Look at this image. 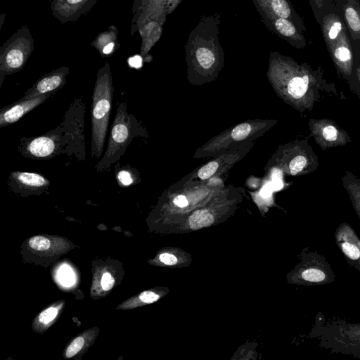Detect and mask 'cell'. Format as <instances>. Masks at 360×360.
Instances as JSON below:
<instances>
[{
	"label": "cell",
	"instance_id": "obj_30",
	"mask_svg": "<svg viewBox=\"0 0 360 360\" xmlns=\"http://www.w3.org/2000/svg\"><path fill=\"white\" fill-rule=\"evenodd\" d=\"M114 283H115V280L110 273L106 272L103 274L101 281V284L102 288L104 290H110L113 287Z\"/></svg>",
	"mask_w": 360,
	"mask_h": 360
},
{
	"label": "cell",
	"instance_id": "obj_34",
	"mask_svg": "<svg viewBox=\"0 0 360 360\" xmlns=\"http://www.w3.org/2000/svg\"><path fill=\"white\" fill-rule=\"evenodd\" d=\"M272 191L273 188L271 186V182H269L264 185V187L262 188V190L260 191V195L262 197L267 198L271 195Z\"/></svg>",
	"mask_w": 360,
	"mask_h": 360
},
{
	"label": "cell",
	"instance_id": "obj_17",
	"mask_svg": "<svg viewBox=\"0 0 360 360\" xmlns=\"http://www.w3.org/2000/svg\"><path fill=\"white\" fill-rule=\"evenodd\" d=\"M68 72V68L62 67L44 75L25 93L22 98H30L48 93H54L65 84V78Z\"/></svg>",
	"mask_w": 360,
	"mask_h": 360
},
{
	"label": "cell",
	"instance_id": "obj_9",
	"mask_svg": "<svg viewBox=\"0 0 360 360\" xmlns=\"http://www.w3.org/2000/svg\"><path fill=\"white\" fill-rule=\"evenodd\" d=\"M309 129L316 143L323 149L343 146L351 142L347 133L328 119H311Z\"/></svg>",
	"mask_w": 360,
	"mask_h": 360
},
{
	"label": "cell",
	"instance_id": "obj_18",
	"mask_svg": "<svg viewBox=\"0 0 360 360\" xmlns=\"http://www.w3.org/2000/svg\"><path fill=\"white\" fill-rule=\"evenodd\" d=\"M10 185L20 191H35L46 188L49 181L44 176L27 172H12L9 176Z\"/></svg>",
	"mask_w": 360,
	"mask_h": 360
},
{
	"label": "cell",
	"instance_id": "obj_4",
	"mask_svg": "<svg viewBox=\"0 0 360 360\" xmlns=\"http://www.w3.org/2000/svg\"><path fill=\"white\" fill-rule=\"evenodd\" d=\"M113 96L112 75L108 63L99 69L91 104V157L98 159L103 153Z\"/></svg>",
	"mask_w": 360,
	"mask_h": 360
},
{
	"label": "cell",
	"instance_id": "obj_2",
	"mask_svg": "<svg viewBox=\"0 0 360 360\" xmlns=\"http://www.w3.org/2000/svg\"><path fill=\"white\" fill-rule=\"evenodd\" d=\"M221 20V12L201 16L184 46L188 60L205 72L223 60L224 50L219 40Z\"/></svg>",
	"mask_w": 360,
	"mask_h": 360
},
{
	"label": "cell",
	"instance_id": "obj_11",
	"mask_svg": "<svg viewBox=\"0 0 360 360\" xmlns=\"http://www.w3.org/2000/svg\"><path fill=\"white\" fill-rule=\"evenodd\" d=\"M334 236L348 264L360 272V239L354 229L343 222L336 229Z\"/></svg>",
	"mask_w": 360,
	"mask_h": 360
},
{
	"label": "cell",
	"instance_id": "obj_14",
	"mask_svg": "<svg viewBox=\"0 0 360 360\" xmlns=\"http://www.w3.org/2000/svg\"><path fill=\"white\" fill-rule=\"evenodd\" d=\"M52 93L39 95L30 98H20L18 101L1 109L0 127H6L18 121L22 117L45 101Z\"/></svg>",
	"mask_w": 360,
	"mask_h": 360
},
{
	"label": "cell",
	"instance_id": "obj_32",
	"mask_svg": "<svg viewBox=\"0 0 360 360\" xmlns=\"http://www.w3.org/2000/svg\"><path fill=\"white\" fill-rule=\"evenodd\" d=\"M159 258L162 263L167 265H174L177 263L176 257L169 253H162Z\"/></svg>",
	"mask_w": 360,
	"mask_h": 360
},
{
	"label": "cell",
	"instance_id": "obj_29",
	"mask_svg": "<svg viewBox=\"0 0 360 360\" xmlns=\"http://www.w3.org/2000/svg\"><path fill=\"white\" fill-rule=\"evenodd\" d=\"M218 163L212 161L203 166L198 172V176L201 179H207L210 178L217 171Z\"/></svg>",
	"mask_w": 360,
	"mask_h": 360
},
{
	"label": "cell",
	"instance_id": "obj_22",
	"mask_svg": "<svg viewBox=\"0 0 360 360\" xmlns=\"http://www.w3.org/2000/svg\"><path fill=\"white\" fill-rule=\"evenodd\" d=\"M213 221V216L207 210L196 211L188 219L189 226L194 230L209 226Z\"/></svg>",
	"mask_w": 360,
	"mask_h": 360
},
{
	"label": "cell",
	"instance_id": "obj_23",
	"mask_svg": "<svg viewBox=\"0 0 360 360\" xmlns=\"http://www.w3.org/2000/svg\"><path fill=\"white\" fill-rule=\"evenodd\" d=\"M30 247L37 251H45L51 246L50 240L44 236H33L28 240Z\"/></svg>",
	"mask_w": 360,
	"mask_h": 360
},
{
	"label": "cell",
	"instance_id": "obj_33",
	"mask_svg": "<svg viewBox=\"0 0 360 360\" xmlns=\"http://www.w3.org/2000/svg\"><path fill=\"white\" fill-rule=\"evenodd\" d=\"M129 65L135 68H139L142 65V58L140 56H134L129 58Z\"/></svg>",
	"mask_w": 360,
	"mask_h": 360
},
{
	"label": "cell",
	"instance_id": "obj_10",
	"mask_svg": "<svg viewBox=\"0 0 360 360\" xmlns=\"http://www.w3.org/2000/svg\"><path fill=\"white\" fill-rule=\"evenodd\" d=\"M259 16L266 29L286 41L291 46L300 49L307 46L304 33L289 20L265 14H259Z\"/></svg>",
	"mask_w": 360,
	"mask_h": 360
},
{
	"label": "cell",
	"instance_id": "obj_27",
	"mask_svg": "<svg viewBox=\"0 0 360 360\" xmlns=\"http://www.w3.org/2000/svg\"><path fill=\"white\" fill-rule=\"evenodd\" d=\"M57 308L49 307L39 314L38 320L41 323L46 325L51 323L57 316Z\"/></svg>",
	"mask_w": 360,
	"mask_h": 360
},
{
	"label": "cell",
	"instance_id": "obj_26",
	"mask_svg": "<svg viewBox=\"0 0 360 360\" xmlns=\"http://www.w3.org/2000/svg\"><path fill=\"white\" fill-rule=\"evenodd\" d=\"M251 131V127L249 124L243 123L236 127L232 132L231 136L233 139L239 141L246 138Z\"/></svg>",
	"mask_w": 360,
	"mask_h": 360
},
{
	"label": "cell",
	"instance_id": "obj_3",
	"mask_svg": "<svg viewBox=\"0 0 360 360\" xmlns=\"http://www.w3.org/2000/svg\"><path fill=\"white\" fill-rule=\"evenodd\" d=\"M309 336L321 348L331 353L360 359V323L339 318L326 319L319 312L312 322Z\"/></svg>",
	"mask_w": 360,
	"mask_h": 360
},
{
	"label": "cell",
	"instance_id": "obj_13",
	"mask_svg": "<svg viewBox=\"0 0 360 360\" xmlns=\"http://www.w3.org/2000/svg\"><path fill=\"white\" fill-rule=\"evenodd\" d=\"M58 135L47 134L46 135L29 139L23 144L22 153L33 159H49L56 155L59 146L62 144Z\"/></svg>",
	"mask_w": 360,
	"mask_h": 360
},
{
	"label": "cell",
	"instance_id": "obj_24",
	"mask_svg": "<svg viewBox=\"0 0 360 360\" xmlns=\"http://www.w3.org/2000/svg\"><path fill=\"white\" fill-rule=\"evenodd\" d=\"M58 277L61 284L65 286H70L75 281L74 274L72 269L65 264L59 269Z\"/></svg>",
	"mask_w": 360,
	"mask_h": 360
},
{
	"label": "cell",
	"instance_id": "obj_7",
	"mask_svg": "<svg viewBox=\"0 0 360 360\" xmlns=\"http://www.w3.org/2000/svg\"><path fill=\"white\" fill-rule=\"evenodd\" d=\"M34 49V40L27 27L18 30L1 48V84L4 77L20 70Z\"/></svg>",
	"mask_w": 360,
	"mask_h": 360
},
{
	"label": "cell",
	"instance_id": "obj_28",
	"mask_svg": "<svg viewBox=\"0 0 360 360\" xmlns=\"http://www.w3.org/2000/svg\"><path fill=\"white\" fill-rule=\"evenodd\" d=\"M117 179L120 184L123 186H127L134 183V176L132 172L129 169H123L117 173Z\"/></svg>",
	"mask_w": 360,
	"mask_h": 360
},
{
	"label": "cell",
	"instance_id": "obj_15",
	"mask_svg": "<svg viewBox=\"0 0 360 360\" xmlns=\"http://www.w3.org/2000/svg\"><path fill=\"white\" fill-rule=\"evenodd\" d=\"M97 0H54L51 2L53 15L61 22L75 21L88 12Z\"/></svg>",
	"mask_w": 360,
	"mask_h": 360
},
{
	"label": "cell",
	"instance_id": "obj_35",
	"mask_svg": "<svg viewBox=\"0 0 360 360\" xmlns=\"http://www.w3.org/2000/svg\"><path fill=\"white\" fill-rule=\"evenodd\" d=\"M173 202L176 205L180 207H186L188 203L186 198L184 195H178L174 199Z\"/></svg>",
	"mask_w": 360,
	"mask_h": 360
},
{
	"label": "cell",
	"instance_id": "obj_21",
	"mask_svg": "<svg viewBox=\"0 0 360 360\" xmlns=\"http://www.w3.org/2000/svg\"><path fill=\"white\" fill-rule=\"evenodd\" d=\"M309 2L319 25L325 15L336 11L334 0H309Z\"/></svg>",
	"mask_w": 360,
	"mask_h": 360
},
{
	"label": "cell",
	"instance_id": "obj_8",
	"mask_svg": "<svg viewBox=\"0 0 360 360\" xmlns=\"http://www.w3.org/2000/svg\"><path fill=\"white\" fill-rule=\"evenodd\" d=\"M296 276L300 283L310 285H325L335 281L330 264L323 255L313 250L303 254Z\"/></svg>",
	"mask_w": 360,
	"mask_h": 360
},
{
	"label": "cell",
	"instance_id": "obj_19",
	"mask_svg": "<svg viewBox=\"0 0 360 360\" xmlns=\"http://www.w3.org/2000/svg\"><path fill=\"white\" fill-rule=\"evenodd\" d=\"M183 0H145L147 19L165 20L166 16L172 13Z\"/></svg>",
	"mask_w": 360,
	"mask_h": 360
},
{
	"label": "cell",
	"instance_id": "obj_20",
	"mask_svg": "<svg viewBox=\"0 0 360 360\" xmlns=\"http://www.w3.org/2000/svg\"><path fill=\"white\" fill-rule=\"evenodd\" d=\"M343 187L347 192L353 207L360 219V179L347 171L342 177Z\"/></svg>",
	"mask_w": 360,
	"mask_h": 360
},
{
	"label": "cell",
	"instance_id": "obj_1",
	"mask_svg": "<svg viewBox=\"0 0 360 360\" xmlns=\"http://www.w3.org/2000/svg\"><path fill=\"white\" fill-rule=\"evenodd\" d=\"M271 66L288 78L286 89L294 100L300 101L305 109L311 110L320 98L321 90H326V81L321 67L312 68L299 63L277 51L270 53Z\"/></svg>",
	"mask_w": 360,
	"mask_h": 360
},
{
	"label": "cell",
	"instance_id": "obj_5",
	"mask_svg": "<svg viewBox=\"0 0 360 360\" xmlns=\"http://www.w3.org/2000/svg\"><path fill=\"white\" fill-rule=\"evenodd\" d=\"M320 27L326 48L337 70L342 77H351L354 53L345 24L335 11L324 16Z\"/></svg>",
	"mask_w": 360,
	"mask_h": 360
},
{
	"label": "cell",
	"instance_id": "obj_31",
	"mask_svg": "<svg viewBox=\"0 0 360 360\" xmlns=\"http://www.w3.org/2000/svg\"><path fill=\"white\" fill-rule=\"evenodd\" d=\"M139 299L144 303H153L159 299V295L151 291H144L139 295Z\"/></svg>",
	"mask_w": 360,
	"mask_h": 360
},
{
	"label": "cell",
	"instance_id": "obj_25",
	"mask_svg": "<svg viewBox=\"0 0 360 360\" xmlns=\"http://www.w3.org/2000/svg\"><path fill=\"white\" fill-rule=\"evenodd\" d=\"M84 345V339L83 337L75 338L68 347L65 351V356L67 358L72 357L82 349Z\"/></svg>",
	"mask_w": 360,
	"mask_h": 360
},
{
	"label": "cell",
	"instance_id": "obj_6",
	"mask_svg": "<svg viewBox=\"0 0 360 360\" xmlns=\"http://www.w3.org/2000/svg\"><path fill=\"white\" fill-rule=\"evenodd\" d=\"M132 139V120L124 103L120 104L112 125L107 149L96 171H103L120 159Z\"/></svg>",
	"mask_w": 360,
	"mask_h": 360
},
{
	"label": "cell",
	"instance_id": "obj_36",
	"mask_svg": "<svg viewBox=\"0 0 360 360\" xmlns=\"http://www.w3.org/2000/svg\"><path fill=\"white\" fill-rule=\"evenodd\" d=\"M273 191H277L282 188L283 184L281 180L278 178H273V181L271 182Z\"/></svg>",
	"mask_w": 360,
	"mask_h": 360
},
{
	"label": "cell",
	"instance_id": "obj_12",
	"mask_svg": "<svg viewBox=\"0 0 360 360\" xmlns=\"http://www.w3.org/2000/svg\"><path fill=\"white\" fill-rule=\"evenodd\" d=\"M259 14L283 18L293 22L302 32L307 28L304 20L290 0H252Z\"/></svg>",
	"mask_w": 360,
	"mask_h": 360
},
{
	"label": "cell",
	"instance_id": "obj_37",
	"mask_svg": "<svg viewBox=\"0 0 360 360\" xmlns=\"http://www.w3.org/2000/svg\"><path fill=\"white\" fill-rule=\"evenodd\" d=\"M115 44L112 41L109 44H108L106 46H104V48L102 50V53L103 54H110V53L112 52V51L114 50V48H115Z\"/></svg>",
	"mask_w": 360,
	"mask_h": 360
},
{
	"label": "cell",
	"instance_id": "obj_16",
	"mask_svg": "<svg viewBox=\"0 0 360 360\" xmlns=\"http://www.w3.org/2000/svg\"><path fill=\"white\" fill-rule=\"evenodd\" d=\"M336 13L345 24L351 41L360 39V0H334Z\"/></svg>",
	"mask_w": 360,
	"mask_h": 360
}]
</instances>
